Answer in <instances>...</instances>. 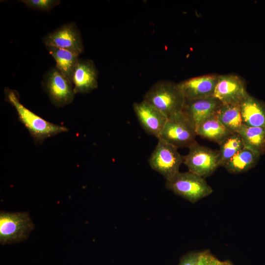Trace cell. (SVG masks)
I'll list each match as a JSON object with an SVG mask.
<instances>
[{"mask_svg":"<svg viewBox=\"0 0 265 265\" xmlns=\"http://www.w3.org/2000/svg\"><path fill=\"white\" fill-rule=\"evenodd\" d=\"M4 92L5 100L15 108L19 120L35 143L41 144L47 138L68 131L66 127L50 123L25 107L16 90L6 87Z\"/></svg>","mask_w":265,"mask_h":265,"instance_id":"obj_1","label":"cell"},{"mask_svg":"<svg viewBox=\"0 0 265 265\" xmlns=\"http://www.w3.org/2000/svg\"><path fill=\"white\" fill-rule=\"evenodd\" d=\"M167 118L182 110L186 99L177 83L160 80L153 84L144 94L143 99Z\"/></svg>","mask_w":265,"mask_h":265,"instance_id":"obj_2","label":"cell"},{"mask_svg":"<svg viewBox=\"0 0 265 265\" xmlns=\"http://www.w3.org/2000/svg\"><path fill=\"white\" fill-rule=\"evenodd\" d=\"M165 186L175 194L192 203L197 202L213 192L205 178L189 171L179 172L172 179L166 181Z\"/></svg>","mask_w":265,"mask_h":265,"instance_id":"obj_3","label":"cell"},{"mask_svg":"<svg viewBox=\"0 0 265 265\" xmlns=\"http://www.w3.org/2000/svg\"><path fill=\"white\" fill-rule=\"evenodd\" d=\"M196 128L182 110L167 118L159 139L179 148L188 147L196 142Z\"/></svg>","mask_w":265,"mask_h":265,"instance_id":"obj_4","label":"cell"},{"mask_svg":"<svg viewBox=\"0 0 265 265\" xmlns=\"http://www.w3.org/2000/svg\"><path fill=\"white\" fill-rule=\"evenodd\" d=\"M34 229L27 212L0 213V242L2 244L19 243L26 239Z\"/></svg>","mask_w":265,"mask_h":265,"instance_id":"obj_5","label":"cell"},{"mask_svg":"<svg viewBox=\"0 0 265 265\" xmlns=\"http://www.w3.org/2000/svg\"><path fill=\"white\" fill-rule=\"evenodd\" d=\"M148 162L153 169L168 181L180 172V167L183 163V156L178 152L177 148L164 140L158 139Z\"/></svg>","mask_w":265,"mask_h":265,"instance_id":"obj_6","label":"cell"},{"mask_svg":"<svg viewBox=\"0 0 265 265\" xmlns=\"http://www.w3.org/2000/svg\"><path fill=\"white\" fill-rule=\"evenodd\" d=\"M41 85L52 104L57 107L64 106L74 100L75 93L71 82L55 66L46 72Z\"/></svg>","mask_w":265,"mask_h":265,"instance_id":"obj_7","label":"cell"},{"mask_svg":"<svg viewBox=\"0 0 265 265\" xmlns=\"http://www.w3.org/2000/svg\"><path fill=\"white\" fill-rule=\"evenodd\" d=\"M183 156V163L188 171L204 178L211 175L220 166L218 152L201 145L197 142L189 148Z\"/></svg>","mask_w":265,"mask_h":265,"instance_id":"obj_8","label":"cell"},{"mask_svg":"<svg viewBox=\"0 0 265 265\" xmlns=\"http://www.w3.org/2000/svg\"><path fill=\"white\" fill-rule=\"evenodd\" d=\"M43 42L46 47L66 49L80 54L84 50L80 32L74 22L65 24L50 32Z\"/></svg>","mask_w":265,"mask_h":265,"instance_id":"obj_9","label":"cell"},{"mask_svg":"<svg viewBox=\"0 0 265 265\" xmlns=\"http://www.w3.org/2000/svg\"><path fill=\"white\" fill-rule=\"evenodd\" d=\"M244 81L233 74L218 75L213 97L223 104H240L248 94Z\"/></svg>","mask_w":265,"mask_h":265,"instance_id":"obj_10","label":"cell"},{"mask_svg":"<svg viewBox=\"0 0 265 265\" xmlns=\"http://www.w3.org/2000/svg\"><path fill=\"white\" fill-rule=\"evenodd\" d=\"M98 77V71L93 60L80 58L71 77L75 94H86L97 89Z\"/></svg>","mask_w":265,"mask_h":265,"instance_id":"obj_11","label":"cell"},{"mask_svg":"<svg viewBox=\"0 0 265 265\" xmlns=\"http://www.w3.org/2000/svg\"><path fill=\"white\" fill-rule=\"evenodd\" d=\"M132 107L143 130L159 139L167 120V117L144 100L134 103Z\"/></svg>","mask_w":265,"mask_h":265,"instance_id":"obj_12","label":"cell"},{"mask_svg":"<svg viewBox=\"0 0 265 265\" xmlns=\"http://www.w3.org/2000/svg\"><path fill=\"white\" fill-rule=\"evenodd\" d=\"M218 75L209 74L189 78L178 83L186 100L213 97Z\"/></svg>","mask_w":265,"mask_h":265,"instance_id":"obj_13","label":"cell"},{"mask_svg":"<svg viewBox=\"0 0 265 265\" xmlns=\"http://www.w3.org/2000/svg\"><path fill=\"white\" fill-rule=\"evenodd\" d=\"M221 103L214 97L186 100L182 109L183 113L195 128L213 114Z\"/></svg>","mask_w":265,"mask_h":265,"instance_id":"obj_14","label":"cell"},{"mask_svg":"<svg viewBox=\"0 0 265 265\" xmlns=\"http://www.w3.org/2000/svg\"><path fill=\"white\" fill-rule=\"evenodd\" d=\"M239 106L243 124L265 128V103L248 94Z\"/></svg>","mask_w":265,"mask_h":265,"instance_id":"obj_15","label":"cell"},{"mask_svg":"<svg viewBox=\"0 0 265 265\" xmlns=\"http://www.w3.org/2000/svg\"><path fill=\"white\" fill-rule=\"evenodd\" d=\"M197 135L220 145L232 133L216 118L214 113L196 128Z\"/></svg>","mask_w":265,"mask_h":265,"instance_id":"obj_16","label":"cell"},{"mask_svg":"<svg viewBox=\"0 0 265 265\" xmlns=\"http://www.w3.org/2000/svg\"><path fill=\"white\" fill-rule=\"evenodd\" d=\"M238 133L245 147L260 156L265 153V128L242 124Z\"/></svg>","mask_w":265,"mask_h":265,"instance_id":"obj_17","label":"cell"},{"mask_svg":"<svg viewBox=\"0 0 265 265\" xmlns=\"http://www.w3.org/2000/svg\"><path fill=\"white\" fill-rule=\"evenodd\" d=\"M260 156L244 147L224 165L228 172L238 174L246 172L254 167Z\"/></svg>","mask_w":265,"mask_h":265,"instance_id":"obj_18","label":"cell"},{"mask_svg":"<svg viewBox=\"0 0 265 265\" xmlns=\"http://www.w3.org/2000/svg\"><path fill=\"white\" fill-rule=\"evenodd\" d=\"M46 48L55 61V67L71 82L72 75L80 59V54L69 50L54 47Z\"/></svg>","mask_w":265,"mask_h":265,"instance_id":"obj_19","label":"cell"},{"mask_svg":"<svg viewBox=\"0 0 265 265\" xmlns=\"http://www.w3.org/2000/svg\"><path fill=\"white\" fill-rule=\"evenodd\" d=\"M214 114L232 133H238L243 124L239 104H221Z\"/></svg>","mask_w":265,"mask_h":265,"instance_id":"obj_20","label":"cell"},{"mask_svg":"<svg viewBox=\"0 0 265 265\" xmlns=\"http://www.w3.org/2000/svg\"><path fill=\"white\" fill-rule=\"evenodd\" d=\"M219 145L218 151L220 166H224L235 155L244 147L242 139L238 133H232Z\"/></svg>","mask_w":265,"mask_h":265,"instance_id":"obj_21","label":"cell"},{"mask_svg":"<svg viewBox=\"0 0 265 265\" xmlns=\"http://www.w3.org/2000/svg\"><path fill=\"white\" fill-rule=\"evenodd\" d=\"M19 1L30 9L45 12L50 11L60 3L59 0H22Z\"/></svg>","mask_w":265,"mask_h":265,"instance_id":"obj_22","label":"cell"},{"mask_svg":"<svg viewBox=\"0 0 265 265\" xmlns=\"http://www.w3.org/2000/svg\"><path fill=\"white\" fill-rule=\"evenodd\" d=\"M198 265H233L229 261H221L213 256L209 251L200 252Z\"/></svg>","mask_w":265,"mask_h":265,"instance_id":"obj_23","label":"cell"},{"mask_svg":"<svg viewBox=\"0 0 265 265\" xmlns=\"http://www.w3.org/2000/svg\"><path fill=\"white\" fill-rule=\"evenodd\" d=\"M200 252L188 253L182 259L179 265H198Z\"/></svg>","mask_w":265,"mask_h":265,"instance_id":"obj_24","label":"cell"}]
</instances>
